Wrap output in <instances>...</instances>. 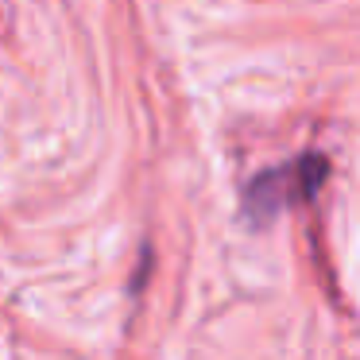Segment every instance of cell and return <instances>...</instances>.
<instances>
[{
	"instance_id": "1",
	"label": "cell",
	"mask_w": 360,
	"mask_h": 360,
	"mask_svg": "<svg viewBox=\"0 0 360 360\" xmlns=\"http://www.w3.org/2000/svg\"><path fill=\"white\" fill-rule=\"evenodd\" d=\"M326 179H329L326 155H302L287 167L264 171L259 179H252L248 186H244V213H248L256 225H264V221H271L279 210L314 198Z\"/></svg>"
}]
</instances>
